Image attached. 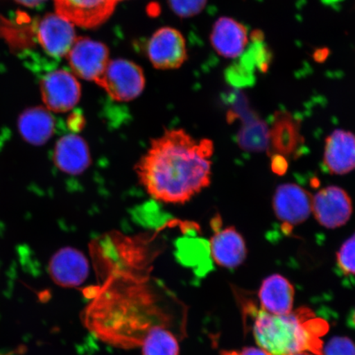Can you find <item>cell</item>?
<instances>
[{"instance_id":"20","label":"cell","mask_w":355,"mask_h":355,"mask_svg":"<svg viewBox=\"0 0 355 355\" xmlns=\"http://www.w3.org/2000/svg\"><path fill=\"white\" fill-rule=\"evenodd\" d=\"M141 346L144 355H179L180 353L175 336L162 327L150 328Z\"/></svg>"},{"instance_id":"27","label":"cell","mask_w":355,"mask_h":355,"mask_svg":"<svg viewBox=\"0 0 355 355\" xmlns=\"http://www.w3.org/2000/svg\"><path fill=\"white\" fill-rule=\"evenodd\" d=\"M350 323H352L353 327H355V310L352 314V318H350Z\"/></svg>"},{"instance_id":"29","label":"cell","mask_w":355,"mask_h":355,"mask_svg":"<svg viewBox=\"0 0 355 355\" xmlns=\"http://www.w3.org/2000/svg\"><path fill=\"white\" fill-rule=\"evenodd\" d=\"M115 3H118L119 1H122V0H113Z\"/></svg>"},{"instance_id":"17","label":"cell","mask_w":355,"mask_h":355,"mask_svg":"<svg viewBox=\"0 0 355 355\" xmlns=\"http://www.w3.org/2000/svg\"><path fill=\"white\" fill-rule=\"evenodd\" d=\"M17 126L26 143L42 146L54 135L55 122L50 110L37 106L26 109L21 114Z\"/></svg>"},{"instance_id":"28","label":"cell","mask_w":355,"mask_h":355,"mask_svg":"<svg viewBox=\"0 0 355 355\" xmlns=\"http://www.w3.org/2000/svg\"><path fill=\"white\" fill-rule=\"evenodd\" d=\"M291 355H314V354L312 353H309V352H300V353H297V354H291Z\"/></svg>"},{"instance_id":"14","label":"cell","mask_w":355,"mask_h":355,"mask_svg":"<svg viewBox=\"0 0 355 355\" xmlns=\"http://www.w3.org/2000/svg\"><path fill=\"white\" fill-rule=\"evenodd\" d=\"M324 165L332 175H345L355 168V136L352 132L336 130L326 140Z\"/></svg>"},{"instance_id":"10","label":"cell","mask_w":355,"mask_h":355,"mask_svg":"<svg viewBox=\"0 0 355 355\" xmlns=\"http://www.w3.org/2000/svg\"><path fill=\"white\" fill-rule=\"evenodd\" d=\"M37 37L44 52L55 58L68 55L78 38L72 22L56 12L47 13L39 21Z\"/></svg>"},{"instance_id":"3","label":"cell","mask_w":355,"mask_h":355,"mask_svg":"<svg viewBox=\"0 0 355 355\" xmlns=\"http://www.w3.org/2000/svg\"><path fill=\"white\" fill-rule=\"evenodd\" d=\"M110 98L119 102L133 101L143 93L146 79L143 69L133 62L110 60L102 76L96 83Z\"/></svg>"},{"instance_id":"23","label":"cell","mask_w":355,"mask_h":355,"mask_svg":"<svg viewBox=\"0 0 355 355\" xmlns=\"http://www.w3.org/2000/svg\"><path fill=\"white\" fill-rule=\"evenodd\" d=\"M322 355H355V344L346 336L333 337L322 347Z\"/></svg>"},{"instance_id":"19","label":"cell","mask_w":355,"mask_h":355,"mask_svg":"<svg viewBox=\"0 0 355 355\" xmlns=\"http://www.w3.org/2000/svg\"><path fill=\"white\" fill-rule=\"evenodd\" d=\"M302 140L299 126L287 113H277L272 128H270V146L275 153L288 155L295 153Z\"/></svg>"},{"instance_id":"7","label":"cell","mask_w":355,"mask_h":355,"mask_svg":"<svg viewBox=\"0 0 355 355\" xmlns=\"http://www.w3.org/2000/svg\"><path fill=\"white\" fill-rule=\"evenodd\" d=\"M312 212L324 227L339 228L347 223L352 215V198L343 189L328 186L313 197Z\"/></svg>"},{"instance_id":"5","label":"cell","mask_w":355,"mask_h":355,"mask_svg":"<svg viewBox=\"0 0 355 355\" xmlns=\"http://www.w3.org/2000/svg\"><path fill=\"white\" fill-rule=\"evenodd\" d=\"M67 57L75 76L95 83L110 61L108 47L88 37L77 38Z\"/></svg>"},{"instance_id":"26","label":"cell","mask_w":355,"mask_h":355,"mask_svg":"<svg viewBox=\"0 0 355 355\" xmlns=\"http://www.w3.org/2000/svg\"><path fill=\"white\" fill-rule=\"evenodd\" d=\"M15 1L26 7L34 8L40 6L46 0H15Z\"/></svg>"},{"instance_id":"24","label":"cell","mask_w":355,"mask_h":355,"mask_svg":"<svg viewBox=\"0 0 355 355\" xmlns=\"http://www.w3.org/2000/svg\"><path fill=\"white\" fill-rule=\"evenodd\" d=\"M288 167L287 162L285 157L282 155H277V157L273 159L272 168L273 171L277 174L282 175L283 173L286 171Z\"/></svg>"},{"instance_id":"22","label":"cell","mask_w":355,"mask_h":355,"mask_svg":"<svg viewBox=\"0 0 355 355\" xmlns=\"http://www.w3.org/2000/svg\"><path fill=\"white\" fill-rule=\"evenodd\" d=\"M173 12L181 17L198 15L205 8L207 0H168Z\"/></svg>"},{"instance_id":"1","label":"cell","mask_w":355,"mask_h":355,"mask_svg":"<svg viewBox=\"0 0 355 355\" xmlns=\"http://www.w3.org/2000/svg\"><path fill=\"white\" fill-rule=\"evenodd\" d=\"M212 141L196 139L183 128L153 139L135 166L139 183L157 201L184 204L211 184Z\"/></svg>"},{"instance_id":"16","label":"cell","mask_w":355,"mask_h":355,"mask_svg":"<svg viewBox=\"0 0 355 355\" xmlns=\"http://www.w3.org/2000/svg\"><path fill=\"white\" fill-rule=\"evenodd\" d=\"M261 309L274 315L292 312L295 288L286 277L275 274L266 278L260 287Z\"/></svg>"},{"instance_id":"11","label":"cell","mask_w":355,"mask_h":355,"mask_svg":"<svg viewBox=\"0 0 355 355\" xmlns=\"http://www.w3.org/2000/svg\"><path fill=\"white\" fill-rule=\"evenodd\" d=\"M215 234L210 241L211 255L216 264L232 269L241 266L247 257L245 241L236 229L229 226L220 229V218L212 222Z\"/></svg>"},{"instance_id":"18","label":"cell","mask_w":355,"mask_h":355,"mask_svg":"<svg viewBox=\"0 0 355 355\" xmlns=\"http://www.w3.org/2000/svg\"><path fill=\"white\" fill-rule=\"evenodd\" d=\"M239 118L242 126L237 135L239 148L245 152L261 153L270 148V128L263 121L245 107L232 113L230 119Z\"/></svg>"},{"instance_id":"25","label":"cell","mask_w":355,"mask_h":355,"mask_svg":"<svg viewBox=\"0 0 355 355\" xmlns=\"http://www.w3.org/2000/svg\"><path fill=\"white\" fill-rule=\"evenodd\" d=\"M232 355H272L268 352H266L263 349L261 348H246L242 350L241 352L234 353Z\"/></svg>"},{"instance_id":"15","label":"cell","mask_w":355,"mask_h":355,"mask_svg":"<svg viewBox=\"0 0 355 355\" xmlns=\"http://www.w3.org/2000/svg\"><path fill=\"white\" fill-rule=\"evenodd\" d=\"M210 39L215 51L226 59L241 56L248 42L245 26L228 17L215 22Z\"/></svg>"},{"instance_id":"9","label":"cell","mask_w":355,"mask_h":355,"mask_svg":"<svg viewBox=\"0 0 355 355\" xmlns=\"http://www.w3.org/2000/svg\"><path fill=\"white\" fill-rule=\"evenodd\" d=\"M54 3L58 15L86 29L105 24L117 4L113 0H54Z\"/></svg>"},{"instance_id":"13","label":"cell","mask_w":355,"mask_h":355,"mask_svg":"<svg viewBox=\"0 0 355 355\" xmlns=\"http://www.w3.org/2000/svg\"><path fill=\"white\" fill-rule=\"evenodd\" d=\"M53 159L60 171L71 175L83 174L92 164L90 149L87 141L73 133L58 140Z\"/></svg>"},{"instance_id":"2","label":"cell","mask_w":355,"mask_h":355,"mask_svg":"<svg viewBox=\"0 0 355 355\" xmlns=\"http://www.w3.org/2000/svg\"><path fill=\"white\" fill-rule=\"evenodd\" d=\"M328 325L309 309L285 315H274L261 309L255 315L254 336L259 347L272 355L309 352L322 355L321 337Z\"/></svg>"},{"instance_id":"6","label":"cell","mask_w":355,"mask_h":355,"mask_svg":"<svg viewBox=\"0 0 355 355\" xmlns=\"http://www.w3.org/2000/svg\"><path fill=\"white\" fill-rule=\"evenodd\" d=\"M146 52L150 63L162 70L180 68L188 58L184 35L170 26H164L152 35Z\"/></svg>"},{"instance_id":"12","label":"cell","mask_w":355,"mask_h":355,"mask_svg":"<svg viewBox=\"0 0 355 355\" xmlns=\"http://www.w3.org/2000/svg\"><path fill=\"white\" fill-rule=\"evenodd\" d=\"M53 281L60 286L76 287L86 281L89 263L85 255L76 248L66 247L55 252L49 264Z\"/></svg>"},{"instance_id":"21","label":"cell","mask_w":355,"mask_h":355,"mask_svg":"<svg viewBox=\"0 0 355 355\" xmlns=\"http://www.w3.org/2000/svg\"><path fill=\"white\" fill-rule=\"evenodd\" d=\"M336 263L345 275H355V234L340 247L336 254Z\"/></svg>"},{"instance_id":"8","label":"cell","mask_w":355,"mask_h":355,"mask_svg":"<svg viewBox=\"0 0 355 355\" xmlns=\"http://www.w3.org/2000/svg\"><path fill=\"white\" fill-rule=\"evenodd\" d=\"M312 195L300 186L282 184L274 194L273 209L284 227L292 230L309 218L312 212Z\"/></svg>"},{"instance_id":"4","label":"cell","mask_w":355,"mask_h":355,"mask_svg":"<svg viewBox=\"0 0 355 355\" xmlns=\"http://www.w3.org/2000/svg\"><path fill=\"white\" fill-rule=\"evenodd\" d=\"M40 89L44 105L52 112H68L81 99V84L73 73L64 69L46 74L40 83Z\"/></svg>"}]
</instances>
